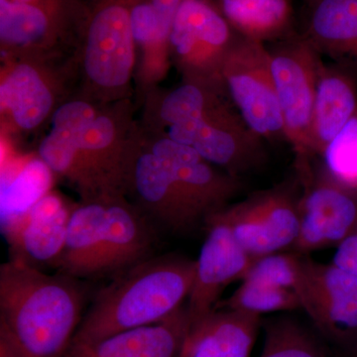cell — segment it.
Returning a JSON list of instances; mask_svg holds the SVG:
<instances>
[{
    "label": "cell",
    "instance_id": "ac0fdd59",
    "mask_svg": "<svg viewBox=\"0 0 357 357\" xmlns=\"http://www.w3.org/2000/svg\"><path fill=\"white\" fill-rule=\"evenodd\" d=\"M302 35L321 57L357 75V0H317Z\"/></svg>",
    "mask_w": 357,
    "mask_h": 357
},
{
    "label": "cell",
    "instance_id": "484cf974",
    "mask_svg": "<svg viewBox=\"0 0 357 357\" xmlns=\"http://www.w3.org/2000/svg\"><path fill=\"white\" fill-rule=\"evenodd\" d=\"M227 309L261 316L267 312L301 309L297 296L287 289L265 282L243 280L227 299L220 301L215 310Z\"/></svg>",
    "mask_w": 357,
    "mask_h": 357
},
{
    "label": "cell",
    "instance_id": "30bf717a",
    "mask_svg": "<svg viewBox=\"0 0 357 357\" xmlns=\"http://www.w3.org/2000/svg\"><path fill=\"white\" fill-rule=\"evenodd\" d=\"M264 142L236 109L225 105L194 122L188 146L213 165L241 178L264 163Z\"/></svg>",
    "mask_w": 357,
    "mask_h": 357
},
{
    "label": "cell",
    "instance_id": "9c48e42d",
    "mask_svg": "<svg viewBox=\"0 0 357 357\" xmlns=\"http://www.w3.org/2000/svg\"><path fill=\"white\" fill-rule=\"evenodd\" d=\"M307 298L304 311L317 330L340 347L357 340V277L335 263L305 259Z\"/></svg>",
    "mask_w": 357,
    "mask_h": 357
},
{
    "label": "cell",
    "instance_id": "d6a6232c",
    "mask_svg": "<svg viewBox=\"0 0 357 357\" xmlns=\"http://www.w3.org/2000/svg\"><path fill=\"white\" fill-rule=\"evenodd\" d=\"M9 1L15 2V3L39 4L45 3V2L51 1V0H9Z\"/></svg>",
    "mask_w": 357,
    "mask_h": 357
},
{
    "label": "cell",
    "instance_id": "5bb4252c",
    "mask_svg": "<svg viewBox=\"0 0 357 357\" xmlns=\"http://www.w3.org/2000/svg\"><path fill=\"white\" fill-rule=\"evenodd\" d=\"M192 321L187 305L168 318L114 333L86 344H72L68 351L83 357H178Z\"/></svg>",
    "mask_w": 357,
    "mask_h": 357
},
{
    "label": "cell",
    "instance_id": "ffe728a7",
    "mask_svg": "<svg viewBox=\"0 0 357 357\" xmlns=\"http://www.w3.org/2000/svg\"><path fill=\"white\" fill-rule=\"evenodd\" d=\"M107 202H84L75 206L64 248L55 267L59 273L73 278L96 276Z\"/></svg>",
    "mask_w": 357,
    "mask_h": 357
},
{
    "label": "cell",
    "instance_id": "cb8c5ba5",
    "mask_svg": "<svg viewBox=\"0 0 357 357\" xmlns=\"http://www.w3.org/2000/svg\"><path fill=\"white\" fill-rule=\"evenodd\" d=\"M306 255L300 253L276 252L256 259L243 280L260 281L287 289L297 296L301 309L307 298Z\"/></svg>",
    "mask_w": 357,
    "mask_h": 357
},
{
    "label": "cell",
    "instance_id": "44dd1931",
    "mask_svg": "<svg viewBox=\"0 0 357 357\" xmlns=\"http://www.w3.org/2000/svg\"><path fill=\"white\" fill-rule=\"evenodd\" d=\"M218 8L238 36L269 45L293 30L290 0H220Z\"/></svg>",
    "mask_w": 357,
    "mask_h": 357
},
{
    "label": "cell",
    "instance_id": "277c9868",
    "mask_svg": "<svg viewBox=\"0 0 357 357\" xmlns=\"http://www.w3.org/2000/svg\"><path fill=\"white\" fill-rule=\"evenodd\" d=\"M222 79L234 109L253 132L265 142L286 141L267 45L237 37Z\"/></svg>",
    "mask_w": 357,
    "mask_h": 357
},
{
    "label": "cell",
    "instance_id": "1f68e13d",
    "mask_svg": "<svg viewBox=\"0 0 357 357\" xmlns=\"http://www.w3.org/2000/svg\"><path fill=\"white\" fill-rule=\"evenodd\" d=\"M0 357H20L13 340L1 328H0Z\"/></svg>",
    "mask_w": 357,
    "mask_h": 357
},
{
    "label": "cell",
    "instance_id": "6da1fadb",
    "mask_svg": "<svg viewBox=\"0 0 357 357\" xmlns=\"http://www.w3.org/2000/svg\"><path fill=\"white\" fill-rule=\"evenodd\" d=\"M83 306V290L73 277L14 259L0 266V328L20 357H64Z\"/></svg>",
    "mask_w": 357,
    "mask_h": 357
},
{
    "label": "cell",
    "instance_id": "8fae6325",
    "mask_svg": "<svg viewBox=\"0 0 357 357\" xmlns=\"http://www.w3.org/2000/svg\"><path fill=\"white\" fill-rule=\"evenodd\" d=\"M151 152L170 162L181 191L199 222L227 208L243 188L241 178L218 171L194 148L170 138L157 141Z\"/></svg>",
    "mask_w": 357,
    "mask_h": 357
},
{
    "label": "cell",
    "instance_id": "4316f807",
    "mask_svg": "<svg viewBox=\"0 0 357 357\" xmlns=\"http://www.w3.org/2000/svg\"><path fill=\"white\" fill-rule=\"evenodd\" d=\"M213 91L217 89L189 82L164 98L160 116L169 126L203 119L213 110L227 105Z\"/></svg>",
    "mask_w": 357,
    "mask_h": 357
},
{
    "label": "cell",
    "instance_id": "8992f818",
    "mask_svg": "<svg viewBox=\"0 0 357 357\" xmlns=\"http://www.w3.org/2000/svg\"><path fill=\"white\" fill-rule=\"evenodd\" d=\"M301 194V192H300ZM300 194L282 184L220 211L253 259L293 249L300 232Z\"/></svg>",
    "mask_w": 357,
    "mask_h": 357
},
{
    "label": "cell",
    "instance_id": "ba28073f",
    "mask_svg": "<svg viewBox=\"0 0 357 357\" xmlns=\"http://www.w3.org/2000/svg\"><path fill=\"white\" fill-rule=\"evenodd\" d=\"M206 241L197 261L187 307L192 324L213 311L229 284L245 277L255 261L236 241L220 211L204 220Z\"/></svg>",
    "mask_w": 357,
    "mask_h": 357
},
{
    "label": "cell",
    "instance_id": "4dcf8cb0",
    "mask_svg": "<svg viewBox=\"0 0 357 357\" xmlns=\"http://www.w3.org/2000/svg\"><path fill=\"white\" fill-rule=\"evenodd\" d=\"M333 263L357 277V227L338 244Z\"/></svg>",
    "mask_w": 357,
    "mask_h": 357
},
{
    "label": "cell",
    "instance_id": "4fadbf2b",
    "mask_svg": "<svg viewBox=\"0 0 357 357\" xmlns=\"http://www.w3.org/2000/svg\"><path fill=\"white\" fill-rule=\"evenodd\" d=\"M129 175L143 208L160 225L180 234L198 225L170 162L153 152H145L136 157Z\"/></svg>",
    "mask_w": 357,
    "mask_h": 357
},
{
    "label": "cell",
    "instance_id": "d4e9b609",
    "mask_svg": "<svg viewBox=\"0 0 357 357\" xmlns=\"http://www.w3.org/2000/svg\"><path fill=\"white\" fill-rule=\"evenodd\" d=\"M264 328L260 357H328L318 338L296 319H271Z\"/></svg>",
    "mask_w": 357,
    "mask_h": 357
},
{
    "label": "cell",
    "instance_id": "5b68a950",
    "mask_svg": "<svg viewBox=\"0 0 357 357\" xmlns=\"http://www.w3.org/2000/svg\"><path fill=\"white\" fill-rule=\"evenodd\" d=\"M300 232L292 249L300 255L337 248L357 227V189L335 178L326 165L298 171Z\"/></svg>",
    "mask_w": 357,
    "mask_h": 357
},
{
    "label": "cell",
    "instance_id": "7402d4cb",
    "mask_svg": "<svg viewBox=\"0 0 357 357\" xmlns=\"http://www.w3.org/2000/svg\"><path fill=\"white\" fill-rule=\"evenodd\" d=\"M2 107L10 110L20 128H37L46 119L53 105V96L38 72L29 65H20L0 86Z\"/></svg>",
    "mask_w": 357,
    "mask_h": 357
},
{
    "label": "cell",
    "instance_id": "3957f363",
    "mask_svg": "<svg viewBox=\"0 0 357 357\" xmlns=\"http://www.w3.org/2000/svg\"><path fill=\"white\" fill-rule=\"evenodd\" d=\"M286 141L295 152L296 169L312 163V119L321 56L302 34L267 45Z\"/></svg>",
    "mask_w": 357,
    "mask_h": 357
},
{
    "label": "cell",
    "instance_id": "603a6c76",
    "mask_svg": "<svg viewBox=\"0 0 357 357\" xmlns=\"http://www.w3.org/2000/svg\"><path fill=\"white\" fill-rule=\"evenodd\" d=\"M53 3L23 4L0 0L1 41L13 46H26L44 38L51 28Z\"/></svg>",
    "mask_w": 357,
    "mask_h": 357
},
{
    "label": "cell",
    "instance_id": "f546056e",
    "mask_svg": "<svg viewBox=\"0 0 357 357\" xmlns=\"http://www.w3.org/2000/svg\"><path fill=\"white\" fill-rule=\"evenodd\" d=\"M134 41L143 45H161L170 42L171 32L163 24L150 0H134L130 13Z\"/></svg>",
    "mask_w": 357,
    "mask_h": 357
},
{
    "label": "cell",
    "instance_id": "7c38bea8",
    "mask_svg": "<svg viewBox=\"0 0 357 357\" xmlns=\"http://www.w3.org/2000/svg\"><path fill=\"white\" fill-rule=\"evenodd\" d=\"M74 208L57 194L47 192L11 223V259L41 269L55 268L64 248Z\"/></svg>",
    "mask_w": 357,
    "mask_h": 357
},
{
    "label": "cell",
    "instance_id": "7a4b0ae2",
    "mask_svg": "<svg viewBox=\"0 0 357 357\" xmlns=\"http://www.w3.org/2000/svg\"><path fill=\"white\" fill-rule=\"evenodd\" d=\"M196 268L195 260L166 255L123 270L96 296L70 345L91 344L168 318L189 299Z\"/></svg>",
    "mask_w": 357,
    "mask_h": 357
},
{
    "label": "cell",
    "instance_id": "e575fe53",
    "mask_svg": "<svg viewBox=\"0 0 357 357\" xmlns=\"http://www.w3.org/2000/svg\"><path fill=\"white\" fill-rule=\"evenodd\" d=\"M64 357H83V356H77V354H74V352L68 351L67 354H66V356Z\"/></svg>",
    "mask_w": 357,
    "mask_h": 357
},
{
    "label": "cell",
    "instance_id": "9a60e30c",
    "mask_svg": "<svg viewBox=\"0 0 357 357\" xmlns=\"http://www.w3.org/2000/svg\"><path fill=\"white\" fill-rule=\"evenodd\" d=\"M261 317L236 310H213L191 325L178 357H249Z\"/></svg>",
    "mask_w": 357,
    "mask_h": 357
},
{
    "label": "cell",
    "instance_id": "83f0119b",
    "mask_svg": "<svg viewBox=\"0 0 357 357\" xmlns=\"http://www.w3.org/2000/svg\"><path fill=\"white\" fill-rule=\"evenodd\" d=\"M323 157L335 178L357 189V114L331 142Z\"/></svg>",
    "mask_w": 357,
    "mask_h": 357
},
{
    "label": "cell",
    "instance_id": "836d02e7",
    "mask_svg": "<svg viewBox=\"0 0 357 357\" xmlns=\"http://www.w3.org/2000/svg\"><path fill=\"white\" fill-rule=\"evenodd\" d=\"M347 352H349V357H357V340L351 347H347Z\"/></svg>",
    "mask_w": 357,
    "mask_h": 357
},
{
    "label": "cell",
    "instance_id": "52a82bcc",
    "mask_svg": "<svg viewBox=\"0 0 357 357\" xmlns=\"http://www.w3.org/2000/svg\"><path fill=\"white\" fill-rule=\"evenodd\" d=\"M238 35L210 0H183L170 43L192 75V82L225 91L223 63Z\"/></svg>",
    "mask_w": 357,
    "mask_h": 357
},
{
    "label": "cell",
    "instance_id": "d6986e66",
    "mask_svg": "<svg viewBox=\"0 0 357 357\" xmlns=\"http://www.w3.org/2000/svg\"><path fill=\"white\" fill-rule=\"evenodd\" d=\"M95 117V110L86 102H73L59 107L52 119L50 133L40 144V160L53 172L79 184L86 174V161L79 150V138Z\"/></svg>",
    "mask_w": 357,
    "mask_h": 357
},
{
    "label": "cell",
    "instance_id": "e0dca14e",
    "mask_svg": "<svg viewBox=\"0 0 357 357\" xmlns=\"http://www.w3.org/2000/svg\"><path fill=\"white\" fill-rule=\"evenodd\" d=\"M357 114V75L342 66L321 64L312 119V152L326 148Z\"/></svg>",
    "mask_w": 357,
    "mask_h": 357
},
{
    "label": "cell",
    "instance_id": "2e32d148",
    "mask_svg": "<svg viewBox=\"0 0 357 357\" xmlns=\"http://www.w3.org/2000/svg\"><path fill=\"white\" fill-rule=\"evenodd\" d=\"M150 223L119 197L107 199L96 276L126 270L149 257L154 243Z\"/></svg>",
    "mask_w": 357,
    "mask_h": 357
},
{
    "label": "cell",
    "instance_id": "f1b7e54d",
    "mask_svg": "<svg viewBox=\"0 0 357 357\" xmlns=\"http://www.w3.org/2000/svg\"><path fill=\"white\" fill-rule=\"evenodd\" d=\"M50 171L41 160L28 164L9 188L7 194L8 203L16 208L22 206L23 211L27 210L48 192Z\"/></svg>",
    "mask_w": 357,
    "mask_h": 357
}]
</instances>
